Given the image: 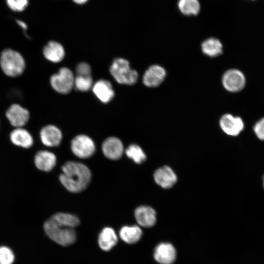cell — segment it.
Listing matches in <instances>:
<instances>
[{
    "mask_svg": "<svg viewBox=\"0 0 264 264\" xmlns=\"http://www.w3.org/2000/svg\"><path fill=\"white\" fill-rule=\"evenodd\" d=\"M80 224L79 218L69 213L59 212L53 214L44 224L47 236L57 243L67 246L76 240L74 228Z\"/></svg>",
    "mask_w": 264,
    "mask_h": 264,
    "instance_id": "1",
    "label": "cell"
},
{
    "mask_svg": "<svg viewBox=\"0 0 264 264\" xmlns=\"http://www.w3.org/2000/svg\"><path fill=\"white\" fill-rule=\"evenodd\" d=\"M91 173L85 164L67 161L62 167L59 180L64 187L71 193H78L86 189L90 183Z\"/></svg>",
    "mask_w": 264,
    "mask_h": 264,
    "instance_id": "2",
    "label": "cell"
},
{
    "mask_svg": "<svg viewBox=\"0 0 264 264\" xmlns=\"http://www.w3.org/2000/svg\"><path fill=\"white\" fill-rule=\"evenodd\" d=\"M0 67L6 76L16 78L24 72L26 62L21 53L12 48H5L0 53Z\"/></svg>",
    "mask_w": 264,
    "mask_h": 264,
    "instance_id": "3",
    "label": "cell"
},
{
    "mask_svg": "<svg viewBox=\"0 0 264 264\" xmlns=\"http://www.w3.org/2000/svg\"><path fill=\"white\" fill-rule=\"evenodd\" d=\"M110 71L113 78L120 84L132 85L136 83L138 79L137 72L132 69L129 61L124 58L114 59Z\"/></svg>",
    "mask_w": 264,
    "mask_h": 264,
    "instance_id": "4",
    "label": "cell"
},
{
    "mask_svg": "<svg viewBox=\"0 0 264 264\" xmlns=\"http://www.w3.org/2000/svg\"><path fill=\"white\" fill-rule=\"evenodd\" d=\"M74 79L72 71L66 67H63L57 73L50 76L49 81L54 90L59 93L66 94L74 87Z\"/></svg>",
    "mask_w": 264,
    "mask_h": 264,
    "instance_id": "5",
    "label": "cell"
},
{
    "mask_svg": "<svg viewBox=\"0 0 264 264\" xmlns=\"http://www.w3.org/2000/svg\"><path fill=\"white\" fill-rule=\"evenodd\" d=\"M71 150L77 157L85 159L91 157L95 151L93 140L85 134L75 136L71 142Z\"/></svg>",
    "mask_w": 264,
    "mask_h": 264,
    "instance_id": "6",
    "label": "cell"
},
{
    "mask_svg": "<svg viewBox=\"0 0 264 264\" xmlns=\"http://www.w3.org/2000/svg\"><path fill=\"white\" fill-rule=\"evenodd\" d=\"M222 85L225 89L231 92L242 90L246 84V79L243 73L237 69H230L226 71L222 78Z\"/></svg>",
    "mask_w": 264,
    "mask_h": 264,
    "instance_id": "7",
    "label": "cell"
},
{
    "mask_svg": "<svg viewBox=\"0 0 264 264\" xmlns=\"http://www.w3.org/2000/svg\"><path fill=\"white\" fill-rule=\"evenodd\" d=\"M5 116L10 124L15 128L23 127L30 118L29 111L21 105L11 104L5 112Z\"/></svg>",
    "mask_w": 264,
    "mask_h": 264,
    "instance_id": "8",
    "label": "cell"
},
{
    "mask_svg": "<svg viewBox=\"0 0 264 264\" xmlns=\"http://www.w3.org/2000/svg\"><path fill=\"white\" fill-rule=\"evenodd\" d=\"M104 155L108 159L116 160L120 159L124 153L122 141L117 137L111 136L106 138L102 145Z\"/></svg>",
    "mask_w": 264,
    "mask_h": 264,
    "instance_id": "9",
    "label": "cell"
},
{
    "mask_svg": "<svg viewBox=\"0 0 264 264\" xmlns=\"http://www.w3.org/2000/svg\"><path fill=\"white\" fill-rule=\"evenodd\" d=\"M220 126L226 134L234 136L239 135L244 128L242 118L231 114H225L221 117Z\"/></svg>",
    "mask_w": 264,
    "mask_h": 264,
    "instance_id": "10",
    "label": "cell"
},
{
    "mask_svg": "<svg viewBox=\"0 0 264 264\" xmlns=\"http://www.w3.org/2000/svg\"><path fill=\"white\" fill-rule=\"evenodd\" d=\"M166 76V71L164 67L158 65H154L150 66L144 73L143 83L147 87H156L163 82Z\"/></svg>",
    "mask_w": 264,
    "mask_h": 264,
    "instance_id": "11",
    "label": "cell"
},
{
    "mask_svg": "<svg viewBox=\"0 0 264 264\" xmlns=\"http://www.w3.org/2000/svg\"><path fill=\"white\" fill-rule=\"evenodd\" d=\"M155 183L163 189H170L177 181V176L173 169L168 166H163L155 170L154 174Z\"/></svg>",
    "mask_w": 264,
    "mask_h": 264,
    "instance_id": "12",
    "label": "cell"
},
{
    "mask_svg": "<svg viewBox=\"0 0 264 264\" xmlns=\"http://www.w3.org/2000/svg\"><path fill=\"white\" fill-rule=\"evenodd\" d=\"M41 140L45 146L53 147L59 146L62 139L61 130L53 125L43 127L40 132Z\"/></svg>",
    "mask_w": 264,
    "mask_h": 264,
    "instance_id": "13",
    "label": "cell"
},
{
    "mask_svg": "<svg viewBox=\"0 0 264 264\" xmlns=\"http://www.w3.org/2000/svg\"><path fill=\"white\" fill-rule=\"evenodd\" d=\"M134 217L137 223L144 227H152L156 221L155 210L149 206L142 205L137 207L134 211Z\"/></svg>",
    "mask_w": 264,
    "mask_h": 264,
    "instance_id": "14",
    "label": "cell"
},
{
    "mask_svg": "<svg viewBox=\"0 0 264 264\" xmlns=\"http://www.w3.org/2000/svg\"><path fill=\"white\" fill-rule=\"evenodd\" d=\"M92 89L95 95L103 103L110 102L114 97V91L111 84L107 80L97 81L93 85Z\"/></svg>",
    "mask_w": 264,
    "mask_h": 264,
    "instance_id": "15",
    "label": "cell"
},
{
    "mask_svg": "<svg viewBox=\"0 0 264 264\" xmlns=\"http://www.w3.org/2000/svg\"><path fill=\"white\" fill-rule=\"evenodd\" d=\"M154 258L160 264H172L176 258V251L172 244L161 243L155 248Z\"/></svg>",
    "mask_w": 264,
    "mask_h": 264,
    "instance_id": "16",
    "label": "cell"
},
{
    "mask_svg": "<svg viewBox=\"0 0 264 264\" xmlns=\"http://www.w3.org/2000/svg\"><path fill=\"white\" fill-rule=\"evenodd\" d=\"M56 161L55 154L47 150L38 151L34 157L35 166L39 170L46 172L51 171L54 168Z\"/></svg>",
    "mask_w": 264,
    "mask_h": 264,
    "instance_id": "17",
    "label": "cell"
},
{
    "mask_svg": "<svg viewBox=\"0 0 264 264\" xmlns=\"http://www.w3.org/2000/svg\"><path fill=\"white\" fill-rule=\"evenodd\" d=\"M43 53L47 60L57 63L63 60L65 57V51L63 46L60 43L50 41L44 47Z\"/></svg>",
    "mask_w": 264,
    "mask_h": 264,
    "instance_id": "18",
    "label": "cell"
},
{
    "mask_svg": "<svg viewBox=\"0 0 264 264\" xmlns=\"http://www.w3.org/2000/svg\"><path fill=\"white\" fill-rule=\"evenodd\" d=\"M9 137L11 142L18 147L28 149L33 144L31 134L23 127L15 128L11 132Z\"/></svg>",
    "mask_w": 264,
    "mask_h": 264,
    "instance_id": "19",
    "label": "cell"
},
{
    "mask_svg": "<svg viewBox=\"0 0 264 264\" xmlns=\"http://www.w3.org/2000/svg\"><path fill=\"white\" fill-rule=\"evenodd\" d=\"M118 242L114 230L110 227H105L101 232L98 237V244L103 250L108 251L113 247Z\"/></svg>",
    "mask_w": 264,
    "mask_h": 264,
    "instance_id": "20",
    "label": "cell"
},
{
    "mask_svg": "<svg viewBox=\"0 0 264 264\" xmlns=\"http://www.w3.org/2000/svg\"><path fill=\"white\" fill-rule=\"evenodd\" d=\"M202 52L210 57H216L222 53L223 46L220 41L215 38L204 40L201 44Z\"/></svg>",
    "mask_w": 264,
    "mask_h": 264,
    "instance_id": "21",
    "label": "cell"
},
{
    "mask_svg": "<svg viewBox=\"0 0 264 264\" xmlns=\"http://www.w3.org/2000/svg\"><path fill=\"white\" fill-rule=\"evenodd\" d=\"M120 238L125 242L133 244L137 242L142 236V230L137 225L125 226L119 231Z\"/></svg>",
    "mask_w": 264,
    "mask_h": 264,
    "instance_id": "22",
    "label": "cell"
},
{
    "mask_svg": "<svg viewBox=\"0 0 264 264\" xmlns=\"http://www.w3.org/2000/svg\"><path fill=\"white\" fill-rule=\"evenodd\" d=\"M177 6L181 13L186 16H196L200 10L198 0H179Z\"/></svg>",
    "mask_w": 264,
    "mask_h": 264,
    "instance_id": "23",
    "label": "cell"
},
{
    "mask_svg": "<svg viewBox=\"0 0 264 264\" xmlns=\"http://www.w3.org/2000/svg\"><path fill=\"white\" fill-rule=\"evenodd\" d=\"M127 157L136 164L144 162L147 158L146 154L142 148L136 144L129 145L125 151Z\"/></svg>",
    "mask_w": 264,
    "mask_h": 264,
    "instance_id": "24",
    "label": "cell"
},
{
    "mask_svg": "<svg viewBox=\"0 0 264 264\" xmlns=\"http://www.w3.org/2000/svg\"><path fill=\"white\" fill-rule=\"evenodd\" d=\"M93 86V80L90 76L76 75L74 79V87L80 91L89 90Z\"/></svg>",
    "mask_w": 264,
    "mask_h": 264,
    "instance_id": "25",
    "label": "cell"
},
{
    "mask_svg": "<svg viewBox=\"0 0 264 264\" xmlns=\"http://www.w3.org/2000/svg\"><path fill=\"white\" fill-rule=\"evenodd\" d=\"M15 261V255L9 247L0 246V264H13Z\"/></svg>",
    "mask_w": 264,
    "mask_h": 264,
    "instance_id": "26",
    "label": "cell"
},
{
    "mask_svg": "<svg viewBox=\"0 0 264 264\" xmlns=\"http://www.w3.org/2000/svg\"><path fill=\"white\" fill-rule=\"evenodd\" d=\"M8 6L15 12H21L27 7L28 0H6Z\"/></svg>",
    "mask_w": 264,
    "mask_h": 264,
    "instance_id": "27",
    "label": "cell"
},
{
    "mask_svg": "<svg viewBox=\"0 0 264 264\" xmlns=\"http://www.w3.org/2000/svg\"><path fill=\"white\" fill-rule=\"evenodd\" d=\"M77 75L83 76H90L91 69L89 64L85 62L79 63L76 68Z\"/></svg>",
    "mask_w": 264,
    "mask_h": 264,
    "instance_id": "28",
    "label": "cell"
},
{
    "mask_svg": "<svg viewBox=\"0 0 264 264\" xmlns=\"http://www.w3.org/2000/svg\"><path fill=\"white\" fill-rule=\"evenodd\" d=\"M254 131L260 139L264 140V118L256 123L254 126Z\"/></svg>",
    "mask_w": 264,
    "mask_h": 264,
    "instance_id": "29",
    "label": "cell"
},
{
    "mask_svg": "<svg viewBox=\"0 0 264 264\" xmlns=\"http://www.w3.org/2000/svg\"><path fill=\"white\" fill-rule=\"evenodd\" d=\"M16 21L18 25L23 30L24 33L26 35V31L27 29V25L23 21L20 20H16Z\"/></svg>",
    "mask_w": 264,
    "mask_h": 264,
    "instance_id": "30",
    "label": "cell"
},
{
    "mask_svg": "<svg viewBox=\"0 0 264 264\" xmlns=\"http://www.w3.org/2000/svg\"><path fill=\"white\" fill-rule=\"evenodd\" d=\"M72 1L78 4H83L86 3L88 0H72Z\"/></svg>",
    "mask_w": 264,
    "mask_h": 264,
    "instance_id": "31",
    "label": "cell"
},
{
    "mask_svg": "<svg viewBox=\"0 0 264 264\" xmlns=\"http://www.w3.org/2000/svg\"><path fill=\"white\" fill-rule=\"evenodd\" d=\"M263 184H264V176H263Z\"/></svg>",
    "mask_w": 264,
    "mask_h": 264,
    "instance_id": "32",
    "label": "cell"
}]
</instances>
